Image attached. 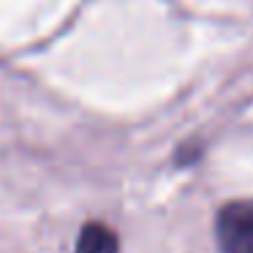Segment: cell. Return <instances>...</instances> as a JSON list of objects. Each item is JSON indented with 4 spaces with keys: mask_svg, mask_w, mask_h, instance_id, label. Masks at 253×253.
<instances>
[{
    "mask_svg": "<svg viewBox=\"0 0 253 253\" xmlns=\"http://www.w3.org/2000/svg\"><path fill=\"white\" fill-rule=\"evenodd\" d=\"M215 242L220 253H253V199L220 207L215 218Z\"/></svg>",
    "mask_w": 253,
    "mask_h": 253,
    "instance_id": "obj_1",
    "label": "cell"
},
{
    "mask_svg": "<svg viewBox=\"0 0 253 253\" xmlns=\"http://www.w3.org/2000/svg\"><path fill=\"white\" fill-rule=\"evenodd\" d=\"M120 251V240L106 223H84L77 240V253H117Z\"/></svg>",
    "mask_w": 253,
    "mask_h": 253,
    "instance_id": "obj_2",
    "label": "cell"
}]
</instances>
